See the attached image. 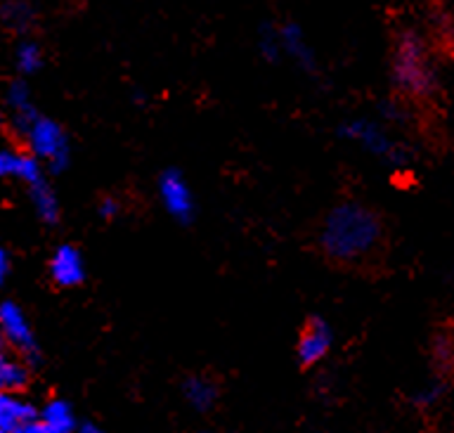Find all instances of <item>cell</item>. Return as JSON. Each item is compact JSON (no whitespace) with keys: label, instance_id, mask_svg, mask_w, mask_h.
Returning a JSON list of instances; mask_svg holds the SVG:
<instances>
[{"label":"cell","instance_id":"18","mask_svg":"<svg viewBox=\"0 0 454 433\" xmlns=\"http://www.w3.org/2000/svg\"><path fill=\"white\" fill-rule=\"evenodd\" d=\"M28 383V365L27 360H17V358H3L0 360V390L7 393H20L27 389Z\"/></svg>","mask_w":454,"mask_h":433},{"label":"cell","instance_id":"14","mask_svg":"<svg viewBox=\"0 0 454 433\" xmlns=\"http://www.w3.org/2000/svg\"><path fill=\"white\" fill-rule=\"evenodd\" d=\"M183 393L190 407H194L197 412H208L211 407H215V400H218V386L206 376H190L184 382Z\"/></svg>","mask_w":454,"mask_h":433},{"label":"cell","instance_id":"11","mask_svg":"<svg viewBox=\"0 0 454 433\" xmlns=\"http://www.w3.org/2000/svg\"><path fill=\"white\" fill-rule=\"evenodd\" d=\"M48 177V170L43 169L38 159L24 152V149L0 147V180H17L24 187Z\"/></svg>","mask_w":454,"mask_h":433},{"label":"cell","instance_id":"24","mask_svg":"<svg viewBox=\"0 0 454 433\" xmlns=\"http://www.w3.org/2000/svg\"><path fill=\"white\" fill-rule=\"evenodd\" d=\"M7 133H10V128H7V116L0 112V140H3Z\"/></svg>","mask_w":454,"mask_h":433},{"label":"cell","instance_id":"7","mask_svg":"<svg viewBox=\"0 0 454 433\" xmlns=\"http://www.w3.org/2000/svg\"><path fill=\"white\" fill-rule=\"evenodd\" d=\"M0 339L7 346H12L27 362H35L41 355L34 327L28 322L24 308L14 301L0 303Z\"/></svg>","mask_w":454,"mask_h":433},{"label":"cell","instance_id":"22","mask_svg":"<svg viewBox=\"0 0 454 433\" xmlns=\"http://www.w3.org/2000/svg\"><path fill=\"white\" fill-rule=\"evenodd\" d=\"M438 398H440V389H438V386H431V389L421 390V393L417 396V400L421 405H431V403H435Z\"/></svg>","mask_w":454,"mask_h":433},{"label":"cell","instance_id":"12","mask_svg":"<svg viewBox=\"0 0 454 433\" xmlns=\"http://www.w3.org/2000/svg\"><path fill=\"white\" fill-rule=\"evenodd\" d=\"M28 204L34 209L35 218L41 220L43 225L55 227L62 220V204L57 197V190L52 187L48 177H43L38 183L28 185L27 187Z\"/></svg>","mask_w":454,"mask_h":433},{"label":"cell","instance_id":"15","mask_svg":"<svg viewBox=\"0 0 454 433\" xmlns=\"http://www.w3.org/2000/svg\"><path fill=\"white\" fill-rule=\"evenodd\" d=\"M38 419H43L57 433H74L78 426L71 405L67 400H59V398L48 400V403L43 405V410L38 412Z\"/></svg>","mask_w":454,"mask_h":433},{"label":"cell","instance_id":"21","mask_svg":"<svg viewBox=\"0 0 454 433\" xmlns=\"http://www.w3.org/2000/svg\"><path fill=\"white\" fill-rule=\"evenodd\" d=\"M10 272H12V258H10V251L5 247H0V287L10 279Z\"/></svg>","mask_w":454,"mask_h":433},{"label":"cell","instance_id":"13","mask_svg":"<svg viewBox=\"0 0 454 433\" xmlns=\"http://www.w3.org/2000/svg\"><path fill=\"white\" fill-rule=\"evenodd\" d=\"M35 417H38V410L20 393L0 390V433H14L21 424Z\"/></svg>","mask_w":454,"mask_h":433},{"label":"cell","instance_id":"23","mask_svg":"<svg viewBox=\"0 0 454 433\" xmlns=\"http://www.w3.org/2000/svg\"><path fill=\"white\" fill-rule=\"evenodd\" d=\"M74 433H102L99 431L98 424H92V421H85V424H78L76 431Z\"/></svg>","mask_w":454,"mask_h":433},{"label":"cell","instance_id":"17","mask_svg":"<svg viewBox=\"0 0 454 433\" xmlns=\"http://www.w3.org/2000/svg\"><path fill=\"white\" fill-rule=\"evenodd\" d=\"M14 67H17L21 78L35 76L45 67V55H43L41 45L31 41V38H24V41L17 43V48H14Z\"/></svg>","mask_w":454,"mask_h":433},{"label":"cell","instance_id":"4","mask_svg":"<svg viewBox=\"0 0 454 433\" xmlns=\"http://www.w3.org/2000/svg\"><path fill=\"white\" fill-rule=\"evenodd\" d=\"M336 133H339L340 140L360 147L364 154L374 156L386 166L400 169V166L410 163V152L388 133V128L376 119H348L340 123Z\"/></svg>","mask_w":454,"mask_h":433},{"label":"cell","instance_id":"9","mask_svg":"<svg viewBox=\"0 0 454 433\" xmlns=\"http://www.w3.org/2000/svg\"><path fill=\"white\" fill-rule=\"evenodd\" d=\"M333 343V332L325 318H310L298 336L296 355L303 367H312L329 355Z\"/></svg>","mask_w":454,"mask_h":433},{"label":"cell","instance_id":"10","mask_svg":"<svg viewBox=\"0 0 454 433\" xmlns=\"http://www.w3.org/2000/svg\"><path fill=\"white\" fill-rule=\"evenodd\" d=\"M5 106H7V128L10 133L20 138L28 128V123L38 116V109L34 105V92L31 85L27 83V78H17L12 83L7 85L5 91Z\"/></svg>","mask_w":454,"mask_h":433},{"label":"cell","instance_id":"6","mask_svg":"<svg viewBox=\"0 0 454 433\" xmlns=\"http://www.w3.org/2000/svg\"><path fill=\"white\" fill-rule=\"evenodd\" d=\"M156 197L168 218L177 225H190L197 218V197L180 169H166L156 177Z\"/></svg>","mask_w":454,"mask_h":433},{"label":"cell","instance_id":"8","mask_svg":"<svg viewBox=\"0 0 454 433\" xmlns=\"http://www.w3.org/2000/svg\"><path fill=\"white\" fill-rule=\"evenodd\" d=\"M48 277L50 282L59 287V289L81 287L85 282V277H88L83 251L71 241H64V244L55 247L48 261Z\"/></svg>","mask_w":454,"mask_h":433},{"label":"cell","instance_id":"19","mask_svg":"<svg viewBox=\"0 0 454 433\" xmlns=\"http://www.w3.org/2000/svg\"><path fill=\"white\" fill-rule=\"evenodd\" d=\"M98 216L102 220H114L121 216V201L112 194H105V197L98 201Z\"/></svg>","mask_w":454,"mask_h":433},{"label":"cell","instance_id":"16","mask_svg":"<svg viewBox=\"0 0 454 433\" xmlns=\"http://www.w3.org/2000/svg\"><path fill=\"white\" fill-rule=\"evenodd\" d=\"M35 20L34 5L28 0H3L0 3V21L12 31H28Z\"/></svg>","mask_w":454,"mask_h":433},{"label":"cell","instance_id":"1","mask_svg":"<svg viewBox=\"0 0 454 433\" xmlns=\"http://www.w3.org/2000/svg\"><path fill=\"white\" fill-rule=\"evenodd\" d=\"M383 241V220L362 201H340L319 227V248L329 261L355 265L376 254Z\"/></svg>","mask_w":454,"mask_h":433},{"label":"cell","instance_id":"25","mask_svg":"<svg viewBox=\"0 0 454 433\" xmlns=\"http://www.w3.org/2000/svg\"><path fill=\"white\" fill-rule=\"evenodd\" d=\"M5 358V343H3V339H0V360Z\"/></svg>","mask_w":454,"mask_h":433},{"label":"cell","instance_id":"3","mask_svg":"<svg viewBox=\"0 0 454 433\" xmlns=\"http://www.w3.org/2000/svg\"><path fill=\"white\" fill-rule=\"evenodd\" d=\"M24 142V152L38 159L48 176H62L71 166V140L67 128L59 121L38 114L24 133L20 135Z\"/></svg>","mask_w":454,"mask_h":433},{"label":"cell","instance_id":"20","mask_svg":"<svg viewBox=\"0 0 454 433\" xmlns=\"http://www.w3.org/2000/svg\"><path fill=\"white\" fill-rule=\"evenodd\" d=\"M14 433H57V431H52V429H50V426L45 424L43 419L35 417V419H31V421H27V424H21Z\"/></svg>","mask_w":454,"mask_h":433},{"label":"cell","instance_id":"5","mask_svg":"<svg viewBox=\"0 0 454 433\" xmlns=\"http://www.w3.org/2000/svg\"><path fill=\"white\" fill-rule=\"evenodd\" d=\"M258 50L268 62L289 59L303 71L315 69V52H312L310 43L305 38L303 28L294 24V21L262 28L261 38H258Z\"/></svg>","mask_w":454,"mask_h":433},{"label":"cell","instance_id":"2","mask_svg":"<svg viewBox=\"0 0 454 433\" xmlns=\"http://www.w3.org/2000/svg\"><path fill=\"white\" fill-rule=\"evenodd\" d=\"M390 78L395 91L407 99H428L438 91V74L421 35L403 31L390 57Z\"/></svg>","mask_w":454,"mask_h":433}]
</instances>
